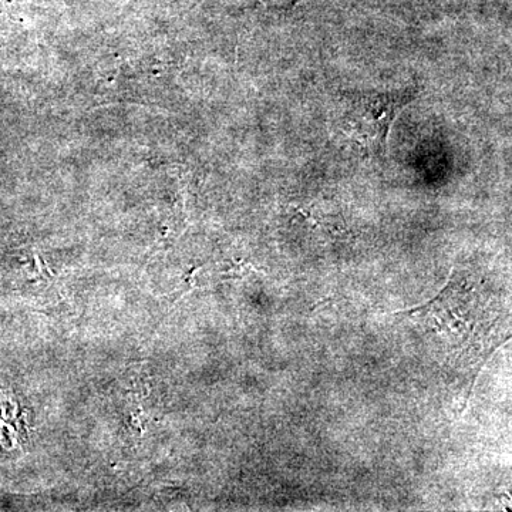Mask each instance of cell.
<instances>
[{
  "mask_svg": "<svg viewBox=\"0 0 512 512\" xmlns=\"http://www.w3.org/2000/svg\"><path fill=\"white\" fill-rule=\"evenodd\" d=\"M417 96V87L343 93L336 113V128L367 157H383L393 121Z\"/></svg>",
  "mask_w": 512,
  "mask_h": 512,
  "instance_id": "cell-1",
  "label": "cell"
},
{
  "mask_svg": "<svg viewBox=\"0 0 512 512\" xmlns=\"http://www.w3.org/2000/svg\"><path fill=\"white\" fill-rule=\"evenodd\" d=\"M271 5L276 6L279 9L291 10L293 6L298 5L301 0H266Z\"/></svg>",
  "mask_w": 512,
  "mask_h": 512,
  "instance_id": "cell-2",
  "label": "cell"
}]
</instances>
